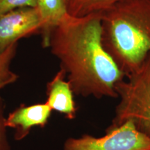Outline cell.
I'll use <instances>...</instances> for the list:
<instances>
[{
	"label": "cell",
	"instance_id": "6da1fadb",
	"mask_svg": "<svg viewBox=\"0 0 150 150\" xmlns=\"http://www.w3.org/2000/svg\"><path fill=\"white\" fill-rule=\"evenodd\" d=\"M47 47L59 59L74 95L117 97L116 86L126 75L103 44L100 13L83 17L67 13L52 30Z\"/></svg>",
	"mask_w": 150,
	"mask_h": 150
},
{
	"label": "cell",
	"instance_id": "7a4b0ae2",
	"mask_svg": "<svg viewBox=\"0 0 150 150\" xmlns=\"http://www.w3.org/2000/svg\"><path fill=\"white\" fill-rule=\"evenodd\" d=\"M100 14L104 47L127 76L150 54V0H121Z\"/></svg>",
	"mask_w": 150,
	"mask_h": 150
},
{
	"label": "cell",
	"instance_id": "3957f363",
	"mask_svg": "<svg viewBox=\"0 0 150 150\" xmlns=\"http://www.w3.org/2000/svg\"><path fill=\"white\" fill-rule=\"evenodd\" d=\"M116 86L120 102L108 129L130 122L150 138V54L138 70Z\"/></svg>",
	"mask_w": 150,
	"mask_h": 150
},
{
	"label": "cell",
	"instance_id": "277c9868",
	"mask_svg": "<svg viewBox=\"0 0 150 150\" xmlns=\"http://www.w3.org/2000/svg\"><path fill=\"white\" fill-rule=\"evenodd\" d=\"M63 150H150V138L127 122L116 128L106 129L102 137L83 134L67 138Z\"/></svg>",
	"mask_w": 150,
	"mask_h": 150
},
{
	"label": "cell",
	"instance_id": "5b68a950",
	"mask_svg": "<svg viewBox=\"0 0 150 150\" xmlns=\"http://www.w3.org/2000/svg\"><path fill=\"white\" fill-rule=\"evenodd\" d=\"M42 27L37 7L18 8L0 14V52L17 44L20 39L41 33Z\"/></svg>",
	"mask_w": 150,
	"mask_h": 150
},
{
	"label": "cell",
	"instance_id": "8992f818",
	"mask_svg": "<svg viewBox=\"0 0 150 150\" xmlns=\"http://www.w3.org/2000/svg\"><path fill=\"white\" fill-rule=\"evenodd\" d=\"M52 112V109L45 102L22 104L6 117L5 125L14 131L15 140H22L29 134L33 128H44Z\"/></svg>",
	"mask_w": 150,
	"mask_h": 150
},
{
	"label": "cell",
	"instance_id": "52a82bcc",
	"mask_svg": "<svg viewBox=\"0 0 150 150\" xmlns=\"http://www.w3.org/2000/svg\"><path fill=\"white\" fill-rule=\"evenodd\" d=\"M46 94L45 103L52 111L59 112L68 120L76 117L77 108L74 102V93L63 70H60L48 82Z\"/></svg>",
	"mask_w": 150,
	"mask_h": 150
},
{
	"label": "cell",
	"instance_id": "ba28073f",
	"mask_svg": "<svg viewBox=\"0 0 150 150\" xmlns=\"http://www.w3.org/2000/svg\"><path fill=\"white\" fill-rule=\"evenodd\" d=\"M37 8L42 20V45L47 48L52 30L67 14L64 0H37Z\"/></svg>",
	"mask_w": 150,
	"mask_h": 150
},
{
	"label": "cell",
	"instance_id": "9c48e42d",
	"mask_svg": "<svg viewBox=\"0 0 150 150\" xmlns=\"http://www.w3.org/2000/svg\"><path fill=\"white\" fill-rule=\"evenodd\" d=\"M121 0H68L67 13L74 17H83L101 13Z\"/></svg>",
	"mask_w": 150,
	"mask_h": 150
},
{
	"label": "cell",
	"instance_id": "30bf717a",
	"mask_svg": "<svg viewBox=\"0 0 150 150\" xmlns=\"http://www.w3.org/2000/svg\"><path fill=\"white\" fill-rule=\"evenodd\" d=\"M18 43L3 52H0V91L15 83L19 76L11 70V64L16 56Z\"/></svg>",
	"mask_w": 150,
	"mask_h": 150
},
{
	"label": "cell",
	"instance_id": "8fae6325",
	"mask_svg": "<svg viewBox=\"0 0 150 150\" xmlns=\"http://www.w3.org/2000/svg\"><path fill=\"white\" fill-rule=\"evenodd\" d=\"M27 7H37V0H0V14Z\"/></svg>",
	"mask_w": 150,
	"mask_h": 150
},
{
	"label": "cell",
	"instance_id": "7c38bea8",
	"mask_svg": "<svg viewBox=\"0 0 150 150\" xmlns=\"http://www.w3.org/2000/svg\"><path fill=\"white\" fill-rule=\"evenodd\" d=\"M4 108V102L0 97V150H11L6 134L7 127L5 125Z\"/></svg>",
	"mask_w": 150,
	"mask_h": 150
},
{
	"label": "cell",
	"instance_id": "4fadbf2b",
	"mask_svg": "<svg viewBox=\"0 0 150 150\" xmlns=\"http://www.w3.org/2000/svg\"><path fill=\"white\" fill-rule=\"evenodd\" d=\"M64 1H65V2L66 3V6H67V1H68V0H64Z\"/></svg>",
	"mask_w": 150,
	"mask_h": 150
}]
</instances>
